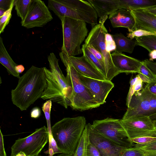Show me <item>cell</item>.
<instances>
[{"label": "cell", "instance_id": "46", "mask_svg": "<svg viewBox=\"0 0 156 156\" xmlns=\"http://www.w3.org/2000/svg\"><path fill=\"white\" fill-rule=\"evenodd\" d=\"M24 67L22 65H17L15 67L16 71L19 74L22 73L24 70Z\"/></svg>", "mask_w": 156, "mask_h": 156}, {"label": "cell", "instance_id": "25", "mask_svg": "<svg viewBox=\"0 0 156 156\" xmlns=\"http://www.w3.org/2000/svg\"><path fill=\"white\" fill-rule=\"evenodd\" d=\"M137 45L141 46L149 52L156 50V36L148 35L135 38Z\"/></svg>", "mask_w": 156, "mask_h": 156}, {"label": "cell", "instance_id": "41", "mask_svg": "<svg viewBox=\"0 0 156 156\" xmlns=\"http://www.w3.org/2000/svg\"><path fill=\"white\" fill-rule=\"evenodd\" d=\"M143 62L154 73L156 74V62L146 59Z\"/></svg>", "mask_w": 156, "mask_h": 156}, {"label": "cell", "instance_id": "22", "mask_svg": "<svg viewBox=\"0 0 156 156\" xmlns=\"http://www.w3.org/2000/svg\"><path fill=\"white\" fill-rule=\"evenodd\" d=\"M112 35L116 45L115 51L120 53L125 52L130 54L132 53L135 46L137 45L136 40H132L121 33Z\"/></svg>", "mask_w": 156, "mask_h": 156}, {"label": "cell", "instance_id": "23", "mask_svg": "<svg viewBox=\"0 0 156 156\" xmlns=\"http://www.w3.org/2000/svg\"><path fill=\"white\" fill-rule=\"evenodd\" d=\"M34 1V0H15V9L21 21L27 16Z\"/></svg>", "mask_w": 156, "mask_h": 156}, {"label": "cell", "instance_id": "31", "mask_svg": "<svg viewBox=\"0 0 156 156\" xmlns=\"http://www.w3.org/2000/svg\"><path fill=\"white\" fill-rule=\"evenodd\" d=\"M13 6H12L9 9L6 11L4 14L0 17V34L4 32L5 27L9 23L12 16V11Z\"/></svg>", "mask_w": 156, "mask_h": 156}, {"label": "cell", "instance_id": "9", "mask_svg": "<svg viewBox=\"0 0 156 156\" xmlns=\"http://www.w3.org/2000/svg\"><path fill=\"white\" fill-rule=\"evenodd\" d=\"M52 19V14L44 2L34 0L27 16L21 21V24L27 29L41 27Z\"/></svg>", "mask_w": 156, "mask_h": 156}, {"label": "cell", "instance_id": "18", "mask_svg": "<svg viewBox=\"0 0 156 156\" xmlns=\"http://www.w3.org/2000/svg\"><path fill=\"white\" fill-rule=\"evenodd\" d=\"M134 17L136 29L156 34V16L142 9L132 10Z\"/></svg>", "mask_w": 156, "mask_h": 156}, {"label": "cell", "instance_id": "37", "mask_svg": "<svg viewBox=\"0 0 156 156\" xmlns=\"http://www.w3.org/2000/svg\"><path fill=\"white\" fill-rule=\"evenodd\" d=\"M87 156H101L96 147L89 141L87 149Z\"/></svg>", "mask_w": 156, "mask_h": 156}, {"label": "cell", "instance_id": "36", "mask_svg": "<svg viewBox=\"0 0 156 156\" xmlns=\"http://www.w3.org/2000/svg\"><path fill=\"white\" fill-rule=\"evenodd\" d=\"M131 142L136 144H145L156 141V137L143 136L136 137L131 139Z\"/></svg>", "mask_w": 156, "mask_h": 156}, {"label": "cell", "instance_id": "42", "mask_svg": "<svg viewBox=\"0 0 156 156\" xmlns=\"http://www.w3.org/2000/svg\"><path fill=\"white\" fill-rule=\"evenodd\" d=\"M0 156H7L4 146L3 134L0 130Z\"/></svg>", "mask_w": 156, "mask_h": 156}, {"label": "cell", "instance_id": "44", "mask_svg": "<svg viewBox=\"0 0 156 156\" xmlns=\"http://www.w3.org/2000/svg\"><path fill=\"white\" fill-rule=\"evenodd\" d=\"M146 86L151 93L156 95V81L148 83Z\"/></svg>", "mask_w": 156, "mask_h": 156}, {"label": "cell", "instance_id": "32", "mask_svg": "<svg viewBox=\"0 0 156 156\" xmlns=\"http://www.w3.org/2000/svg\"><path fill=\"white\" fill-rule=\"evenodd\" d=\"M105 43L107 51L110 53L115 51L116 49L115 42L112 34L106 33L105 35Z\"/></svg>", "mask_w": 156, "mask_h": 156}, {"label": "cell", "instance_id": "43", "mask_svg": "<svg viewBox=\"0 0 156 156\" xmlns=\"http://www.w3.org/2000/svg\"><path fill=\"white\" fill-rule=\"evenodd\" d=\"M41 115V110L37 107L33 108L30 112V116L32 118L37 119L39 118Z\"/></svg>", "mask_w": 156, "mask_h": 156}, {"label": "cell", "instance_id": "45", "mask_svg": "<svg viewBox=\"0 0 156 156\" xmlns=\"http://www.w3.org/2000/svg\"><path fill=\"white\" fill-rule=\"evenodd\" d=\"M143 136L156 137V130H151L140 133L136 137Z\"/></svg>", "mask_w": 156, "mask_h": 156}, {"label": "cell", "instance_id": "33", "mask_svg": "<svg viewBox=\"0 0 156 156\" xmlns=\"http://www.w3.org/2000/svg\"><path fill=\"white\" fill-rule=\"evenodd\" d=\"M134 146L144 152L156 153V141L145 144H136Z\"/></svg>", "mask_w": 156, "mask_h": 156}, {"label": "cell", "instance_id": "52", "mask_svg": "<svg viewBox=\"0 0 156 156\" xmlns=\"http://www.w3.org/2000/svg\"><path fill=\"white\" fill-rule=\"evenodd\" d=\"M15 156H26V155L23 152L21 151L19 153Z\"/></svg>", "mask_w": 156, "mask_h": 156}, {"label": "cell", "instance_id": "50", "mask_svg": "<svg viewBox=\"0 0 156 156\" xmlns=\"http://www.w3.org/2000/svg\"><path fill=\"white\" fill-rule=\"evenodd\" d=\"M37 156H42L40 155H39ZM57 156H74V154H66L65 153H62Z\"/></svg>", "mask_w": 156, "mask_h": 156}, {"label": "cell", "instance_id": "35", "mask_svg": "<svg viewBox=\"0 0 156 156\" xmlns=\"http://www.w3.org/2000/svg\"><path fill=\"white\" fill-rule=\"evenodd\" d=\"M121 156H145V154L140 149L134 147L126 149Z\"/></svg>", "mask_w": 156, "mask_h": 156}, {"label": "cell", "instance_id": "55", "mask_svg": "<svg viewBox=\"0 0 156 156\" xmlns=\"http://www.w3.org/2000/svg\"></svg>", "mask_w": 156, "mask_h": 156}, {"label": "cell", "instance_id": "48", "mask_svg": "<svg viewBox=\"0 0 156 156\" xmlns=\"http://www.w3.org/2000/svg\"><path fill=\"white\" fill-rule=\"evenodd\" d=\"M149 56L150 57L149 60L153 61V60L156 59V50H154L149 52Z\"/></svg>", "mask_w": 156, "mask_h": 156}, {"label": "cell", "instance_id": "14", "mask_svg": "<svg viewBox=\"0 0 156 156\" xmlns=\"http://www.w3.org/2000/svg\"><path fill=\"white\" fill-rule=\"evenodd\" d=\"M120 120L130 140L140 133L155 130L153 122L148 116L122 119Z\"/></svg>", "mask_w": 156, "mask_h": 156}, {"label": "cell", "instance_id": "20", "mask_svg": "<svg viewBox=\"0 0 156 156\" xmlns=\"http://www.w3.org/2000/svg\"><path fill=\"white\" fill-rule=\"evenodd\" d=\"M0 62L6 69L9 74L18 78H20V74L15 70L17 65L8 53L3 44V39L0 37Z\"/></svg>", "mask_w": 156, "mask_h": 156}, {"label": "cell", "instance_id": "53", "mask_svg": "<svg viewBox=\"0 0 156 156\" xmlns=\"http://www.w3.org/2000/svg\"><path fill=\"white\" fill-rule=\"evenodd\" d=\"M6 11L0 9V17H2L5 13Z\"/></svg>", "mask_w": 156, "mask_h": 156}, {"label": "cell", "instance_id": "16", "mask_svg": "<svg viewBox=\"0 0 156 156\" xmlns=\"http://www.w3.org/2000/svg\"><path fill=\"white\" fill-rule=\"evenodd\" d=\"M113 63L120 73H138L142 61L128 56L122 53L114 51L111 54Z\"/></svg>", "mask_w": 156, "mask_h": 156}, {"label": "cell", "instance_id": "19", "mask_svg": "<svg viewBox=\"0 0 156 156\" xmlns=\"http://www.w3.org/2000/svg\"><path fill=\"white\" fill-rule=\"evenodd\" d=\"M100 18L99 23L104 24L108 16L119 9V0H88Z\"/></svg>", "mask_w": 156, "mask_h": 156}, {"label": "cell", "instance_id": "34", "mask_svg": "<svg viewBox=\"0 0 156 156\" xmlns=\"http://www.w3.org/2000/svg\"><path fill=\"white\" fill-rule=\"evenodd\" d=\"M148 35H155L156 34L142 30H137L127 34V37L132 40L134 38Z\"/></svg>", "mask_w": 156, "mask_h": 156}, {"label": "cell", "instance_id": "54", "mask_svg": "<svg viewBox=\"0 0 156 156\" xmlns=\"http://www.w3.org/2000/svg\"><path fill=\"white\" fill-rule=\"evenodd\" d=\"M154 124L155 130H156V121L153 122Z\"/></svg>", "mask_w": 156, "mask_h": 156}, {"label": "cell", "instance_id": "29", "mask_svg": "<svg viewBox=\"0 0 156 156\" xmlns=\"http://www.w3.org/2000/svg\"><path fill=\"white\" fill-rule=\"evenodd\" d=\"M143 82L138 75L134 78L131 80L130 81V86L127 98L126 105L127 106L129 103L132 97L134 94L136 92L140 91L143 88Z\"/></svg>", "mask_w": 156, "mask_h": 156}, {"label": "cell", "instance_id": "28", "mask_svg": "<svg viewBox=\"0 0 156 156\" xmlns=\"http://www.w3.org/2000/svg\"><path fill=\"white\" fill-rule=\"evenodd\" d=\"M138 73L143 82L148 83L156 81V74L147 66L143 61Z\"/></svg>", "mask_w": 156, "mask_h": 156}, {"label": "cell", "instance_id": "27", "mask_svg": "<svg viewBox=\"0 0 156 156\" xmlns=\"http://www.w3.org/2000/svg\"><path fill=\"white\" fill-rule=\"evenodd\" d=\"M48 59L50 71L52 73L56 76H64L58 65L59 60L56 58L55 54L53 52L51 53L48 57ZM72 93V89L71 94L66 98L67 102L71 98Z\"/></svg>", "mask_w": 156, "mask_h": 156}, {"label": "cell", "instance_id": "8", "mask_svg": "<svg viewBox=\"0 0 156 156\" xmlns=\"http://www.w3.org/2000/svg\"><path fill=\"white\" fill-rule=\"evenodd\" d=\"M107 33V30L104 24H97L92 27L84 44L87 46L92 45L102 55L106 72L105 80L111 81L120 73L113 63L111 53L107 52L106 49L105 35Z\"/></svg>", "mask_w": 156, "mask_h": 156}, {"label": "cell", "instance_id": "17", "mask_svg": "<svg viewBox=\"0 0 156 156\" xmlns=\"http://www.w3.org/2000/svg\"><path fill=\"white\" fill-rule=\"evenodd\" d=\"M108 18L113 28H126L129 32L136 30L135 20L130 11L119 9L110 14Z\"/></svg>", "mask_w": 156, "mask_h": 156}, {"label": "cell", "instance_id": "26", "mask_svg": "<svg viewBox=\"0 0 156 156\" xmlns=\"http://www.w3.org/2000/svg\"><path fill=\"white\" fill-rule=\"evenodd\" d=\"M81 49L83 51V55H84L89 61L100 71L104 75L105 79L106 72L105 66L89 50L87 46L85 44L82 45Z\"/></svg>", "mask_w": 156, "mask_h": 156}, {"label": "cell", "instance_id": "2", "mask_svg": "<svg viewBox=\"0 0 156 156\" xmlns=\"http://www.w3.org/2000/svg\"><path fill=\"white\" fill-rule=\"evenodd\" d=\"M87 124L84 116L65 118L51 127L53 137L61 153L74 154Z\"/></svg>", "mask_w": 156, "mask_h": 156}, {"label": "cell", "instance_id": "5", "mask_svg": "<svg viewBox=\"0 0 156 156\" xmlns=\"http://www.w3.org/2000/svg\"><path fill=\"white\" fill-rule=\"evenodd\" d=\"M60 20L63 34L61 51L69 57L75 56L83 53L80 46L87 35L86 23L67 17Z\"/></svg>", "mask_w": 156, "mask_h": 156}, {"label": "cell", "instance_id": "13", "mask_svg": "<svg viewBox=\"0 0 156 156\" xmlns=\"http://www.w3.org/2000/svg\"><path fill=\"white\" fill-rule=\"evenodd\" d=\"M43 68L47 85L41 98L44 100L49 99L67 108L68 106L60 80L53 75L50 70L45 67Z\"/></svg>", "mask_w": 156, "mask_h": 156}, {"label": "cell", "instance_id": "7", "mask_svg": "<svg viewBox=\"0 0 156 156\" xmlns=\"http://www.w3.org/2000/svg\"><path fill=\"white\" fill-rule=\"evenodd\" d=\"M49 140L47 127L44 126L36 129L30 135L16 140L11 147L10 156L23 152L26 156H37Z\"/></svg>", "mask_w": 156, "mask_h": 156}, {"label": "cell", "instance_id": "51", "mask_svg": "<svg viewBox=\"0 0 156 156\" xmlns=\"http://www.w3.org/2000/svg\"><path fill=\"white\" fill-rule=\"evenodd\" d=\"M153 121H156V113L149 117Z\"/></svg>", "mask_w": 156, "mask_h": 156}, {"label": "cell", "instance_id": "49", "mask_svg": "<svg viewBox=\"0 0 156 156\" xmlns=\"http://www.w3.org/2000/svg\"><path fill=\"white\" fill-rule=\"evenodd\" d=\"M144 153L145 156H156V153L144 152Z\"/></svg>", "mask_w": 156, "mask_h": 156}, {"label": "cell", "instance_id": "39", "mask_svg": "<svg viewBox=\"0 0 156 156\" xmlns=\"http://www.w3.org/2000/svg\"><path fill=\"white\" fill-rule=\"evenodd\" d=\"M88 49L105 67L104 58L102 55L92 45L87 46Z\"/></svg>", "mask_w": 156, "mask_h": 156}, {"label": "cell", "instance_id": "40", "mask_svg": "<svg viewBox=\"0 0 156 156\" xmlns=\"http://www.w3.org/2000/svg\"><path fill=\"white\" fill-rule=\"evenodd\" d=\"M15 0H0V9L6 11L15 5Z\"/></svg>", "mask_w": 156, "mask_h": 156}, {"label": "cell", "instance_id": "21", "mask_svg": "<svg viewBox=\"0 0 156 156\" xmlns=\"http://www.w3.org/2000/svg\"><path fill=\"white\" fill-rule=\"evenodd\" d=\"M120 9L129 11L156 7V0H119Z\"/></svg>", "mask_w": 156, "mask_h": 156}, {"label": "cell", "instance_id": "38", "mask_svg": "<svg viewBox=\"0 0 156 156\" xmlns=\"http://www.w3.org/2000/svg\"><path fill=\"white\" fill-rule=\"evenodd\" d=\"M149 117L156 113V95L151 93L149 101Z\"/></svg>", "mask_w": 156, "mask_h": 156}, {"label": "cell", "instance_id": "47", "mask_svg": "<svg viewBox=\"0 0 156 156\" xmlns=\"http://www.w3.org/2000/svg\"><path fill=\"white\" fill-rule=\"evenodd\" d=\"M142 9L151 13L156 15V7Z\"/></svg>", "mask_w": 156, "mask_h": 156}, {"label": "cell", "instance_id": "15", "mask_svg": "<svg viewBox=\"0 0 156 156\" xmlns=\"http://www.w3.org/2000/svg\"><path fill=\"white\" fill-rule=\"evenodd\" d=\"M68 57L75 69L80 74L88 77L105 80L104 75L83 55L80 57L68 56Z\"/></svg>", "mask_w": 156, "mask_h": 156}, {"label": "cell", "instance_id": "10", "mask_svg": "<svg viewBox=\"0 0 156 156\" xmlns=\"http://www.w3.org/2000/svg\"><path fill=\"white\" fill-rule=\"evenodd\" d=\"M151 94L146 86L140 91L135 92L132 97L127 111L122 119L149 117Z\"/></svg>", "mask_w": 156, "mask_h": 156}, {"label": "cell", "instance_id": "6", "mask_svg": "<svg viewBox=\"0 0 156 156\" xmlns=\"http://www.w3.org/2000/svg\"><path fill=\"white\" fill-rule=\"evenodd\" d=\"M95 132L122 147H133V144L122 126L120 119L107 118L94 120L91 124Z\"/></svg>", "mask_w": 156, "mask_h": 156}, {"label": "cell", "instance_id": "11", "mask_svg": "<svg viewBox=\"0 0 156 156\" xmlns=\"http://www.w3.org/2000/svg\"><path fill=\"white\" fill-rule=\"evenodd\" d=\"M78 73L81 83L87 88L97 102L100 105L104 104L108 94L114 87V83L111 81L98 80Z\"/></svg>", "mask_w": 156, "mask_h": 156}, {"label": "cell", "instance_id": "4", "mask_svg": "<svg viewBox=\"0 0 156 156\" xmlns=\"http://www.w3.org/2000/svg\"><path fill=\"white\" fill-rule=\"evenodd\" d=\"M59 55L66 67V80L72 89L69 106L73 109L81 111L99 107L100 105L81 83L78 72L69 61L67 55L61 51Z\"/></svg>", "mask_w": 156, "mask_h": 156}, {"label": "cell", "instance_id": "3", "mask_svg": "<svg viewBox=\"0 0 156 156\" xmlns=\"http://www.w3.org/2000/svg\"><path fill=\"white\" fill-rule=\"evenodd\" d=\"M48 6L60 19L69 17L83 21L92 27L98 24L97 13L87 1L49 0Z\"/></svg>", "mask_w": 156, "mask_h": 156}, {"label": "cell", "instance_id": "30", "mask_svg": "<svg viewBox=\"0 0 156 156\" xmlns=\"http://www.w3.org/2000/svg\"><path fill=\"white\" fill-rule=\"evenodd\" d=\"M52 106V101L48 100L44 103L42 106V110L44 114L47 121L49 134H52L50 114Z\"/></svg>", "mask_w": 156, "mask_h": 156}, {"label": "cell", "instance_id": "12", "mask_svg": "<svg viewBox=\"0 0 156 156\" xmlns=\"http://www.w3.org/2000/svg\"><path fill=\"white\" fill-rule=\"evenodd\" d=\"M90 123L87 124L89 141L98 149L101 156H121L127 148L115 143L94 131Z\"/></svg>", "mask_w": 156, "mask_h": 156}, {"label": "cell", "instance_id": "1", "mask_svg": "<svg viewBox=\"0 0 156 156\" xmlns=\"http://www.w3.org/2000/svg\"><path fill=\"white\" fill-rule=\"evenodd\" d=\"M47 85L44 68L32 66L20 77L16 87L12 90L13 104L21 111L26 110L41 98Z\"/></svg>", "mask_w": 156, "mask_h": 156}, {"label": "cell", "instance_id": "24", "mask_svg": "<svg viewBox=\"0 0 156 156\" xmlns=\"http://www.w3.org/2000/svg\"><path fill=\"white\" fill-rule=\"evenodd\" d=\"M89 142V130L87 124L74 153V156H87V147Z\"/></svg>", "mask_w": 156, "mask_h": 156}]
</instances>
